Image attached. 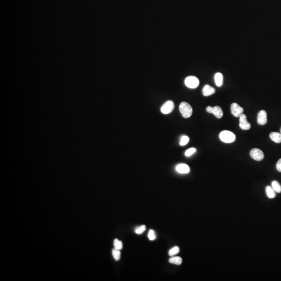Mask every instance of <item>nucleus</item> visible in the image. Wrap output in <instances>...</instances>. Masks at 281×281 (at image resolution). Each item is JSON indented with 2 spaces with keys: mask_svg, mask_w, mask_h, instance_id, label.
Segmentation results:
<instances>
[{
  "mask_svg": "<svg viewBox=\"0 0 281 281\" xmlns=\"http://www.w3.org/2000/svg\"><path fill=\"white\" fill-rule=\"evenodd\" d=\"M179 110L181 115L185 118H189L192 115V108L189 104L186 102H182L180 104Z\"/></svg>",
  "mask_w": 281,
  "mask_h": 281,
  "instance_id": "obj_1",
  "label": "nucleus"
},
{
  "mask_svg": "<svg viewBox=\"0 0 281 281\" xmlns=\"http://www.w3.org/2000/svg\"><path fill=\"white\" fill-rule=\"evenodd\" d=\"M219 138L222 142L226 143H232L236 138L235 134L233 132L227 130L221 132L219 135Z\"/></svg>",
  "mask_w": 281,
  "mask_h": 281,
  "instance_id": "obj_2",
  "label": "nucleus"
},
{
  "mask_svg": "<svg viewBox=\"0 0 281 281\" xmlns=\"http://www.w3.org/2000/svg\"><path fill=\"white\" fill-rule=\"evenodd\" d=\"M185 84L186 87L189 88L195 89L199 85V81L196 77L189 76L185 80Z\"/></svg>",
  "mask_w": 281,
  "mask_h": 281,
  "instance_id": "obj_3",
  "label": "nucleus"
},
{
  "mask_svg": "<svg viewBox=\"0 0 281 281\" xmlns=\"http://www.w3.org/2000/svg\"><path fill=\"white\" fill-rule=\"evenodd\" d=\"M206 110L209 113H212L217 118L220 119L223 117L224 112L220 107L216 106L214 107L208 106L206 108Z\"/></svg>",
  "mask_w": 281,
  "mask_h": 281,
  "instance_id": "obj_4",
  "label": "nucleus"
},
{
  "mask_svg": "<svg viewBox=\"0 0 281 281\" xmlns=\"http://www.w3.org/2000/svg\"><path fill=\"white\" fill-rule=\"evenodd\" d=\"M250 156L253 159L256 161H261L264 158V154L262 150L259 148H253L250 153Z\"/></svg>",
  "mask_w": 281,
  "mask_h": 281,
  "instance_id": "obj_5",
  "label": "nucleus"
},
{
  "mask_svg": "<svg viewBox=\"0 0 281 281\" xmlns=\"http://www.w3.org/2000/svg\"><path fill=\"white\" fill-rule=\"evenodd\" d=\"M231 110L232 115L236 117H240L244 112L243 109L236 103H233L231 104Z\"/></svg>",
  "mask_w": 281,
  "mask_h": 281,
  "instance_id": "obj_6",
  "label": "nucleus"
},
{
  "mask_svg": "<svg viewBox=\"0 0 281 281\" xmlns=\"http://www.w3.org/2000/svg\"><path fill=\"white\" fill-rule=\"evenodd\" d=\"M174 108V103L172 100H168L162 106L160 110L164 114H168L172 112Z\"/></svg>",
  "mask_w": 281,
  "mask_h": 281,
  "instance_id": "obj_7",
  "label": "nucleus"
},
{
  "mask_svg": "<svg viewBox=\"0 0 281 281\" xmlns=\"http://www.w3.org/2000/svg\"><path fill=\"white\" fill-rule=\"evenodd\" d=\"M240 127L244 130H249L251 127V125L247 120L246 116L243 113L240 116Z\"/></svg>",
  "mask_w": 281,
  "mask_h": 281,
  "instance_id": "obj_8",
  "label": "nucleus"
},
{
  "mask_svg": "<svg viewBox=\"0 0 281 281\" xmlns=\"http://www.w3.org/2000/svg\"><path fill=\"white\" fill-rule=\"evenodd\" d=\"M257 122L259 125H265L267 123V113L265 110H261L259 112Z\"/></svg>",
  "mask_w": 281,
  "mask_h": 281,
  "instance_id": "obj_9",
  "label": "nucleus"
},
{
  "mask_svg": "<svg viewBox=\"0 0 281 281\" xmlns=\"http://www.w3.org/2000/svg\"><path fill=\"white\" fill-rule=\"evenodd\" d=\"M176 170L180 173L186 174V173H188L190 171V168L187 164H178V166L176 167Z\"/></svg>",
  "mask_w": 281,
  "mask_h": 281,
  "instance_id": "obj_10",
  "label": "nucleus"
},
{
  "mask_svg": "<svg viewBox=\"0 0 281 281\" xmlns=\"http://www.w3.org/2000/svg\"><path fill=\"white\" fill-rule=\"evenodd\" d=\"M215 92V90L214 87H211L208 84H206L204 86L202 89V94L204 96H208L212 95Z\"/></svg>",
  "mask_w": 281,
  "mask_h": 281,
  "instance_id": "obj_11",
  "label": "nucleus"
},
{
  "mask_svg": "<svg viewBox=\"0 0 281 281\" xmlns=\"http://www.w3.org/2000/svg\"><path fill=\"white\" fill-rule=\"evenodd\" d=\"M270 138L273 142L276 143H281V133L272 132L270 134Z\"/></svg>",
  "mask_w": 281,
  "mask_h": 281,
  "instance_id": "obj_12",
  "label": "nucleus"
},
{
  "mask_svg": "<svg viewBox=\"0 0 281 281\" xmlns=\"http://www.w3.org/2000/svg\"><path fill=\"white\" fill-rule=\"evenodd\" d=\"M223 80H224V77L222 74L220 72H217L215 75V84L218 87H220L222 86L223 84Z\"/></svg>",
  "mask_w": 281,
  "mask_h": 281,
  "instance_id": "obj_13",
  "label": "nucleus"
},
{
  "mask_svg": "<svg viewBox=\"0 0 281 281\" xmlns=\"http://www.w3.org/2000/svg\"><path fill=\"white\" fill-rule=\"evenodd\" d=\"M266 195L269 198H274L276 196V193L272 187L267 186L266 188Z\"/></svg>",
  "mask_w": 281,
  "mask_h": 281,
  "instance_id": "obj_14",
  "label": "nucleus"
},
{
  "mask_svg": "<svg viewBox=\"0 0 281 281\" xmlns=\"http://www.w3.org/2000/svg\"><path fill=\"white\" fill-rule=\"evenodd\" d=\"M169 262L174 265H180L182 263V259L180 257H172L169 259Z\"/></svg>",
  "mask_w": 281,
  "mask_h": 281,
  "instance_id": "obj_15",
  "label": "nucleus"
},
{
  "mask_svg": "<svg viewBox=\"0 0 281 281\" xmlns=\"http://www.w3.org/2000/svg\"><path fill=\"white\" fill-rule=\"evenodd\" d=\"M272 187L273 188L275 192H281V185L278 181H273L272 182Z\"/></svg>",
  "mask_w": 281,
  "mask_h": 281,
  "instance_id": "obj_16",
  "label": "nucleus"
},
{
  "mask_svg": "<svg viewBox=\"0 0 281 281\" xmlns=\"http://www.w3.org/2000/svg\"><path fill=\"white\" fill-rule=\"evenodd\" d=\"M112 253L113 257L115 260L118 261L120 259V256H121V253H120V250L116 249L114 248L112 250Z\"/></svg>",
  "mask_w": 281,
  "mask_h": 281,
  "instance_id": "obj_17",
  "label": "nucleus"
},
{
  "mask_svg": "<svg viewBox=\"0 0 281 281\" xmlns=\"http://www.w3.org/2000/svg\"><path fill=\"white\" fill-rule=\"evenodd\" d=\"M113 246L114 248L116 249L121 250L123 247V244L121 241L119 240L118 239H115L113 241Z\"/></svg>",
  "mask_w": 281,
  "mask_h": 281,
  "instance_id": "obj_18",
  "label": "nucleus"
},
{
  "mask_svg": "<svg viewBox=\"0 0 281 281\" xmlns=\"http://www.w3.org/2000/svg\"><path fill=\"white\" fill-rule=\"evenodd\" d=\"M180 252V248L179 247L174 246V247L171 248V249L169 250V255L170 256L172 257L176 254L179 253Z\"/></svg>",
  "mask_w": 281,
  "mask_h": 281,
  "instance_id": "obj_19",
  "label": "nucleus"
},
{
  "mask_svg": "<svg viewBox=\"0 0 281 281\" xmlns=\"http://www.w3.org/2000/svg\"><path fill=\"white\" fill-rule=\"evenodd\" d=\"M146 226L145 225H142L140 227H138L137 228H135V232L136 233L138 234H141L143 232H144L146 230Z\"/></svg>",
  "mask_w": 281,
  "mask_h": 281,
  "instance_id": "obj_20",
  "label": "nucleus"
},
{
  "mask_svg": "<svg viewBox=\"0 0 281 281\" xmlns=\"http://www.w3.org/2000/svg\"><path fill=\"white\" fill-rule=\"evenodd\" d=\"M189 142V138L187 136H183L181 138V141L180 142V144L181 146H184L187 144Z\"/></svg>",
  "mask_w": 281,
  "mask_h": 281,
  "instance_id": "obj_21",
  "label": "nucleus"
},
{
  "mask_svg": "<svg viewBox=\"0 0 281 281\" xmlns=\"http://www.w3.org/2000/svg\"><path fill=\"white\" fill-rule=\"evenodd\" d=\"M148 237L150 241H154L156 239V235L154 231L150 230L148 234Z\"/></svg>",
  "mask_w": 281,
  "mask_h": 281,
  "instance_id": "obj_22",
  "label": "nucleus"
},
{
  "mask_svg": "<svg viewBox=\"0 0 281 281\" xmlns=\"http://www.w3.org/2000/svg\"><path fill=\"white\" fill-rule=\"evenodd\" d=\"M196 151V150L195 148H189V150H187V151H185V155L186 156L189 157V156H191L192 155H193V154H194V153H195Z\"/></svg>",
  "mask_w": 281,
  "mask_h": 281,
  "instance_id": "obj_23",
  "label": "nucleus"
},
{
  "mask_svg": "<svg viewBox=\"0 0 281 281\" xmlns=\"http://www.w3.org/2000/svg\"><path fill=\"white\" fill-rule=\"evenodd\" d=\"M276 167L278 171L281 172V158L278 160V163L276 164Z\"/></svg>",
  "mask_w": 281,
  "mask_h": 281,
  "instance_id": "obj_24",
  "label": "nucleus"
},
{
  "mask_svg": "<svg viewBox=\"0 0 281 281\" xmlns=\"http://www.w3.org/2000/svg\"></svg>",
  "mask_w": 281,
  "mask_h": 281,
  "instance_id": "obj_25",
  "label": "nucleus"
}]
</instances>
